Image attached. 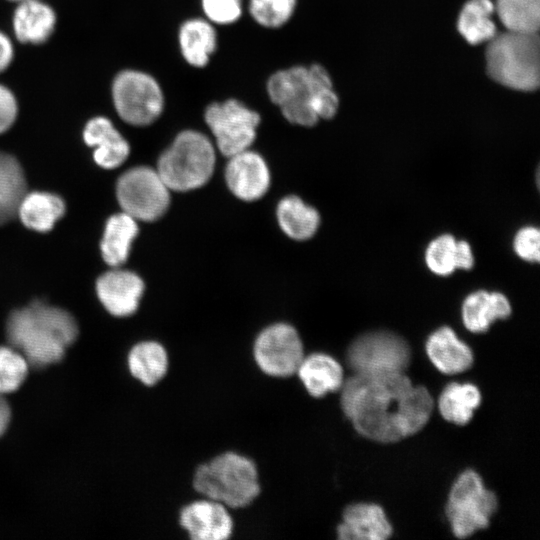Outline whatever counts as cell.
<instances>
[{
    "label": "cell",
    "mask_w": 540,
    "mask_h": 540,
    "mask_svg": "<svg viewBox=\"0 0 540 540\" xmlns=\"http://www.w3.org/2000/svg\"><path fill=\"white\" fill-rule=\"evenodd\" d=\"M341 407L355 430L390 443L417 433L428 422L433 399L403 372L355 373L342 384Z\"/></svg>",
    "instance_id": "6da1fadb"
},
{
    "label": "cell",
    "mask_w": 540,
    "mask_h": 540,
    "mask_svg": "<svg viewBox=\"0 0 540 540\" xmlns=\"http://www.w3.org/2000/svg\"><path fill=\"white\" fill-rule=\"evenodd\" d=\"M7 338L33 368L60 361L78 334L75 319L67 311L41 302L15 310L6 325Z\"/></svg>",
    "instance_id": "7a4b0ae2"
},
{
    "label": "cell",
    "mask_w": 540,
    "mask_h": 540,
    "mask_svg": "<svg viewBox=\"0 0 540 540\" xmlns=\"http://www.w3.org/2000/svg\"><path fill=\"white\" fill-rule=\"evenodd\" d=\"M267 92L292 124L311 127L335 116L339 101L326 69L318 64L293 66L272 74Z\"/></svg>",
    "instance_id": "3957f363"
},
{
    "label": "cell",
    "mask_w": 540,
    "mask_h": 540,
    "mask_svg": "<svg viewBox=\"0 0 540 540\" xmlns=\"http://www.w3.org/2000/svg\"><path fill=\"white\" fill-rule=\"evenodd\" d=\"M192 484L203 497L228 508L247 507L260 494L256 464L250 458L232 451L221 453L199 465Z\"/></svg>",
    "instance_id": "277c9868"
},
{
    "label": "cell",
    "mask_w": 540,
    "mask_h": 540,
    "mask_svg": "<svg viewBox=\"0 0 540 540\" xmlns=\"http://www.w3.org/2000/svg\"><path fill=\"white\" fill-rule=\"evenodd\" d=\"M539 45L537 32L508 30L495 35L486 51L489 76L511 89L536 90L540 76Z\"/></svg>",
    "instance_id": "5b68a950"
},
{
    "label": "cell",
    "mask_w": 540,
    "mask_h": 540,
    "mask_svg": "<svg viewBox=\"0 0 540 540\" xmlns=\"http://www.w3.org/2000/svg\"><path fill=\"white\" fill-rule=\"evenodd\" d=\"M214 166L215 150L209 138L199 131L185 130L161 154L157 172L170 190L183 192L203 186Z\"/></svg>",
    "instance_id": "8992f818"
},
{
    "label": "cell",
    "mask_w": 540,
    "mask_h": 540,
    "mask_svg": "<svg viewBox=\"0 0 540 540\" xmlns=\"http://www.w3.org/2000/svg\"><path fill=\"white\" fill-rule=\"evenodd\" d=\"M497 507L496 495L485 489L481 477L473 470H466L452 486L446 515L454 535L465 538L486 528Z\"/></svg>",
    "instance_id": "52a82bcc"
},
{
    "label": "cell",
    "mask_w": 540,
    "mask_h": 540,
    "mask_svg": "<svg viewBox=\"0 0 540 540\" xmlns=\"http://www.w3.org/2000/svg\"><path fill=\"white\" fill-rule=\"evenodd\" d=\"M111 96L119 117L133 126L153 123L164 109V95L159 83L139 70L119 72L112 82Z\"/></svg>",
    "instance_id": "ba28073f"
},
{
    "label": "cell",
    "mask_w": 540,
    "mask_h": 540,
    "mask_svg": "<svg viewBox=\"0 0 540 540\" xmlns=\"http://www.w3.org/2000/svg\"><path fill=\"white\" fill-rule=\"evenodd\" d=\"M170 189L157 170L139 166L126 171L117 182L118 202L124 213L136 221L160 218L170 203Z\"/></svg>",
    "instance_id": "9c48e42d"
},
{
    "label": "cell",
    "mask_w": 540,
    "mask_h": 540,
    "mask_svg": "<svg viewBox=\"0 0 540 540\" xmlns=\"http://www.w3.org/2000/svg\"><path fill=\"white\" fill-rule=\"evenodd\" d=\"M204 118L217 148L227 157L249 149L260 123V115L236 99L211 103Z\"/></svg>",
    "instance_id": "30bf717a"
},
{
    "label": "cell",
    "mask_w": 540,
    "mask_h": 540,
    "mask_svg": "<svg viewBox=\"0 0 540 540\" xmlns=\"http://www.w3.org/2000/svg\"><path fill=\"white\" fill-rule=\"evenodd\" d=\"M411 351L400 336L377 331L363 334L347 350L346 361L355 373L403 372Z\"/></svg>",
    "instance_id": "8fae6325"
},
{
    "label": "cell",
    "mask_w": 540,
    "mask_h": 540,
    "mask_svg": "<svg viewBox=\"0 0 540 540\" xmlns=\"http://www.w3.org/2000/svg\"><path fill=\"white\" fill-rule=\"evenodd\" d=\"M301 338L294 327L276 323L262 330L253 345V357L259 369L271 377L296 374L304 358Z\"/></svg>",
    "instance_id": "7c38bea8"
},
{
    "label": "cell",
    "mask_w": 540,
    "mask_h": 540,
    "mask_svg": "<svg viewBox=\"0 0 540 540\" xmlns=\"http://www.w3.org/2000/svg\"><path fill=\"white\" fill-rule=\"evenodd\" d=\"M179 523L193 540H225L233 533L228 507L205 497L184 506Z\"/></svg>",
    "instance_id": "4fadbf2b"
},
{
    "label": "cell",
    "mask_w": 540,
    "mask_h": 540,
    "mask_svg": "<svg viewBox=\"0 0 540 540\" xmlns=\"http://www.w3.org/2000/svg\"><path fill=\"white\" fill-rule=\"evenodd\" d=\"M228 158L225 180L231 192L244 201L261 198L270 184V173L264 159L249 149Z\"/></svg>",
    "instance_id": "5bb4252c"
},
{
    "label": "cell",
    "mask_w": 540,
    "mask_h": 540,
    "mask_svg": "<svg viewBox=\"0 0 540 540\" xmlns=\"http://www.w3.org/2000/svg\"><path fill=\"white\" fill-rule=\"evenodd\" d=\"M96 291L109 313L117 317H126L137 310L144 291V283L133 272L115 269L98 278Z\"/></svg>",
    "instance_id": "9a60e30c"
},
{
    "label": "cell",
    "mask_w": 540,
    "mask_h": 540,
    "mask_svg": "<svg viewBox=\"0 0 540 540\" xmlns=\"http://www.w3.org/2000/svg\"><path fill=\"white\" fill-rule=\"evenodd\" d=\"M391 534L392 527L383 509L375 504L349 505L337 527V535L341 540H384Z\"/></svg>",
    "instance_id": "2e32d148"
},
{
    "label": "cell",
    "mask_w": 540,
    "mask_h": 540,
    "mask_svg": "<svg viewBox=\"0 0 540 540\" xmlns=\"http://www.w3.org/2000/svg\"><path fill=\"white\" fill-rule=\"evenodd\" d=\"M83 139L88 146L95 148L94 160L105 169L120 166L129 155L128 142L106 117L90 119L84 127Z\"/></svg>",
    "instance_id": "e0dca14e"
},
{
    "label": "cell",
    "mask_w": 540,
    "mask_h": 540,
    "mask_svg": "<svg viewBox=\"0 0 540 540\" xmlns=\"http://www.w3.org/2000/svg\"><path fill=\"white\" fill-rule=\"evenodd\" d=\"M56 13L43 0H28L17 3L12 17L16 39L24 44L45 43L56 27Z\"/></svg>",
    "instance_id": "ac0fdd59"
},
{
    "label": "cell",
    "mask_w": 540,
    "mask_h": 540,
    "mask_svg": "<svg viewBox=\"0 0 540 540\" xmlns=\"http://www.w3.org/2000/svg\"><path fill=\"white\" fill-rule=\"evenodd\" d=\"M426 351L437 369L446 374L464 372L473 364L470 347L449 327L443 326L429 336Z\"/></svg>",
    "instance_id": "d6986e66"
},
{
    "label": "cell",
    "mask_w": 540,
    "mask_h": 540,
    "mask_svg": "<svg viewBox=\"0 0 540 540\" xmlns=\"http://www.w3.org/2000/svg\"><path fill=\"white\" fill-rule=\"evenodd\" d=\"M511 314V305L500 292L479 290L469 294L462 305V319L465 327L474 333L485 332L497 319H505Z\"/></svg>",
    "instance_id": "ffe728a7"
},
{
    "label": "cell",
    "mask_w": 540,
    "mask_h": 540,
    "mask_svg": "<svg viewBox=\"0 0 540 540\" xmlns=\"http://www.w3.org/2000/svg\"><path fill=\"white\" fill-rule=\"evenodd\" d=\"M296 374L306 391L316 398L337 391L343 384L341 365L324 353L304 356Z\"/></svg>",
    "instance_id": "44dd1931"
},
{
    "label": "cell",
    "mask_w": 540,
    "mask_h": 540,
    "mask_svg": "<svg viewBox=\"0 0 540 540\" xmlns=\"http://www.w3.org/2000/svg\"><path fill=\"white\" fill-rule=\"evenodd\" d=\"M180 51L193 67L207 65L217 46V35L210 21L201 18L186 20L178 34Z\"/></svg>",
    "instance_id": "7402d4cb"
},
{
    "label": "cell",
    "mask_w": 540,
    "mask_h": 540,
    "mask_svg": "<svg viewBox=\"0 0 540 540\" xmlns=\"http://www.w3.org/2000/svg\"><path fill=\"white\" fill-rule=\"evenodd\" d=\"M65 213V203L55 194L32 192L23 197L17 215L29 229L47 232Z\"/></svg>",
    "instance_id": "603a6c76"
},
{
    "label": "cell",
    "mask_w": 540,
    "mask_h": 540,
    "mask_svg": "<svg viewBox=\"0 0 540 540\" xmlns=\"http://www.w3.org/2000/svg\"><path fill=\"white\" fill-rule=\"evenodd\" d=\"M138 234L134 218L122 212L111 216L105 226L101 252L105 262L112 266L122 265L128 258L131 244Z\"/></svg>",
    "instance_id": "cb8c5ba5"
},
{
    "label": "cell",
    "mask_w": 540,
    "mask_h": 540,
    "mask_svg": "<svg viewBox=\"0 0 540 540\" xmlns=\"http://www.w3.org/2000/svg\"><path fill=\"white\" fill-rule=\"evenodd\" d=\"M166 349L156 341H143L135 345L128 355L131 374L147 386L161 381L168 371Z\"/></svg>",
    "instance_id": "d4e9b609"
},
{
    "label": "cell",
    "mask_w": 540,
    "mask_h": 540,
    "mask_svg": "<svg viewBox=\"0 0 540 540\" xmlns=\"http://www.w3.org/2000/svg\"><path fill=\"white\" fill-rule=\"evenodd\" d=\"M277 218L283 232L295 240L311 238L320 223L317 210L294 195L287 196L279 202Z\"/></svg>",
    "instance_id": "484cf974"
},
{
    "label": "cell",
    "mask_w": 540,
    "mask_h": 540,
    "mask_svg": "<svg viewBox=\"0 0 540 540\" xmlns=\"http://www.w3.org/2000/svg\"><path fill=\"white\" fill-rule=\"evenodd\" d=\"M26 194V180L18 161L0 151V225L17 215Z\"/></svg>",
    "instance_id": "4316f807"
},
{
    "label": "cell",
    "mask_w": 540,
    "mask_h": 540,
    "mask_svg": "<svg viewBox=\"0 0 540 540\" xmlns=\"http://www.w3.org/2000/svg\"><path fill=\"white\" fill-rule=\"evenodd\" d=\"M480 402L481 394L475 385L453 382L443 389L438 407L447 421L464 425L470 421Z\"/></svg>",
    "instance_id": "83f0119b"
},
{
    "label": "cell",
    "mask_w": 540,
    "mask_h": 540,
    "mask_svg": "<svg viewBox=\"0 0 540 540\" xmlns=\"http://www.w3.org/2000/svg\"><path fill=\"white\" fill-rule=\"evenodd\" d=\"M493 10L490 0H469L463 6L457 27L467 42L477 45L495 36L496 27L490 19Z\"/></svg>",
    "instance_id": "f1b7e54d"
},
{
    "label": "cell",
    "mask_w": 540,
    "mask_h": 540,
    "mask_svg": "<svg viewBox=\"0 0 540 540\" xmlns=\"http://www.w3.org/2000/svg\"><path fill=\"white\" fill-rule=\"evenodd\" d=\"M497 12L510 31L534 33L539 29L540 0H497Z\"/></svg>",
    "instance_id": "f546056e"
},
{
    "label": "cell",
    "mask_w": 540,
    "mask_h": 540,
    "mask_svg": "<svg viewBox=\"0 0 540 540\" xmlns=\"http://www.w3.org/2000/svg\"><path fill=\"white\" fill-rule=\"evenodd\" d=\"M427 267L440 276H448L457 269V241L444 234L429 243L425 251Z\"/></svg>",
    "instance_id": "4dcf8cb0"
},
{
    "label": "cell",
    "mask_w": 540,
    "mask_h": 540,
    "mask_svg": "<svg viewBox=\"0 0 540 540\" xmlns=\"http://www.w3.org/2000/svg\"><path fill=\"white\" fill-rule=\"evenodd\" d=\"M296 0H249L248 11L259 25L279 28L293 15Z\"/></svg>",
    "instance_id": "1f68e13d"
},
{
    "label": "cell",
    "mask_w": 540,
    "mask_h": 540,
    "mask_svg": "<svg viewBox=\"0 0 540 540\" xmlns=\"http://www.w3.org/2000/svg\"><path fill=\"white\" fill-rule=\"evenodd\" d=\"M29 364L12 347H0V394L17 390L26 379Z\"/></svg>",
    "instance_id": "d6a6232c"
},
{
    "label": "cell",
    "mask_w": 540,
    "mask_h": 540,
    "mask_svg": "<svg viewBox=\"0 0 540 540\" xmlns=\"http://www.w3.org/2000/svg\"><path fill=\"white\" fill-rule=\"evenodd\" d=\"M204 14L211 23L228 25L242 14V0H201Z\"/></svg>",
    "instance_id": "836d02e7"
},
{
    "label": "cell",
    "mask_w": 540,
    "mask_h": 540,
    "mask_svg": "<svg viewBox=\"0 0 540 540\" xmlns=\"http://www.w3.org/2000/svg\"><path fill=\"white\" fill-rule=\"evenodd\" d=\"M513 247L515 253L523 260L539 262L540 259V232L536 227L521 228L514 237Z\"/></svg>",
    "instance_id": "e575fe53"
},
{
    "label": "cell",
    "mask_w": 540,
    "mask_h": 540,
    "mask_svg": "<svg viewBox=\"0 0 540 540\" xmlns=\"http://www.w3.org/2000/svg\"><path fill=\"white\" fill-rule=\"evenodd\" d=\"M18 103L14 93L0 84V134L6 132L15 122Z\"/></svg>",
    "instance_id": "d590c367"
},
{
    "label": "cell",
    "mask_w": 540,
    "mask_h": 540,
    "mask_svg": "<svg viewBox=\"0 0 540 540\" xmlns=\"http://www.w3.org/2000/svg\"><path fill=\"white\" fill-rule=\"evenodd\" d=\"M13 57L14 47L11 39L0 31V73L11 65Z\"/></svg>",
    "instance_id": "8d00e7d4"
},
{
    "label": "cell",
    "mask_w": 540,
    "mask_h": 540,
    "mask_svg": "<svg viewBox=\"0 0 540 540\" xmlns=\"http://www.w3.org/2000/svg\"><path fill=\"white\" fill-rule=\"evenodd\" d=\"M474 265V256L468 242L457 241V269L469 270Z\"/></svg>",
    "instance_id": "74e56055"
},
{
    "label": "cell",
    "mask_w": 540,
    "mask_h": 540,
    "mask_svg": "<svg viewBox=\"0 0 540 540\" xmlns=\"http://www.w3.org/2000/svg\"><path fill=\"white\" fill-rule=\"evenodd\" d=\"M10 408L7 401L4 399L2 394H0V436L6 430L9 421H10Z\"/></svg>",
    "instance_id": "f35d334b"
},
{
    "label": "cell",
    "mask_w": 540,
    "mask_h": 540,
    "mask_svg": "<svg viewBox=\"0 0 540 540\" xmlns=\"http://www.w3.org/2000/svg\"><path fill=\"white\" fill-rule=\"evenodd\" d=\"M10 1H13V2L19 3V2H23V1H28V0H10Z\"/></svg>",
    "instance_id": "ab89813d"
}]
</instances>
